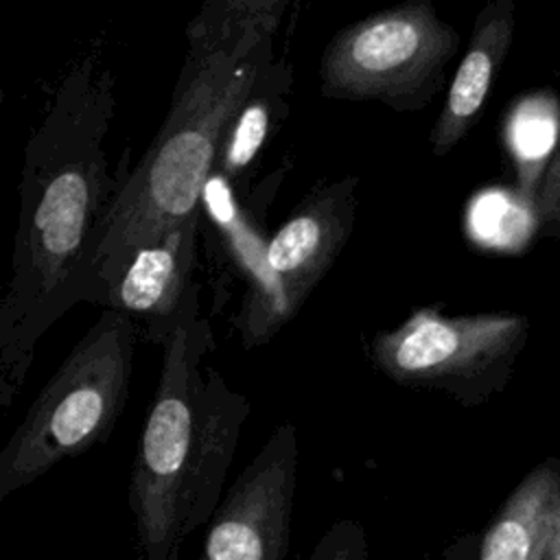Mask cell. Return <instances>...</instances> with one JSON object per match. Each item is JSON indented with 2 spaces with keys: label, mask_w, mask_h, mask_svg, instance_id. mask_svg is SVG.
<instances>
[{
  "label": "cell",
  "mask_w": 560,
  "mask_h": 560,
  "mask_svg": "<svg viewBox=\"0 0 560 560\" xmlns=\"http://www.w3.org/2000/svg\"><path fill=\"white\" fill-rule=\"evenodd\" d=\"M459 33L429 0L370 13L332 35L319 59V90L337 101L424 109L446 83Z\"/></svg>",
  "instance_id": "5"
},
{
  "label": "cell",
  "mask_w": 560,
  "mask_h": 560,
  "mask_svg": "<svg viewBox=\"0 0 560 560\" xmlns=\"http://www.w3.org/2000/svg\"><path fill=\"white\" fill-rule=\"evenodd\" d=\"M529 337V319L512 311L444 315L416 308L368 346L372 365L407 389L440 392L462 407L501 394Z\"/></svg>",
  "instance_id": "6"
},
{
  "label": "cell",
  "mask_w": 560,
  "mask_h": 560,
  "mask_svg": "<svg viewBox=\"0 0 560 560\" xmlns=\"http://www.w3.org/2000/svg\"><path fill=\"white\" fill-rule=\"evenodd\" d=\"M214 350L199 289L162 346L155 394L138 438L129 501L147 560H173L182 538L214 514L249 400L206 359Z\"/></svg>",
  "instance_id": "3"
},
{
  "label": "cell",
  "mask_w": 560,
  "mask_h": 560,
  "mask_svg": "<svg viewBox=\"0 0 560 560\" xmlns=\"http://www.w3.org/2000/svg\"><path fill=\"white\" fill-rule=\"evenodd\" d=\"M298 481V429L280 424L212 514L199 560H282Z\"/></svg>",
  "instance_id": "8"
},
{
  "label": "cell",
  "mask_w": 560,
  "mask_h": 560,
  "mask_svg": "<svg viewBox=\"0 0 560 560\" xmlns=\"http://www.w3.org/2000/svg\"><path fill=\"white\" fill-rule=\"evenodd\" d=\"M534 217L540 236L560 238V133L534 192Z\"/></svg>",
  "instance_id": "13"
},
{
  "label": "cell",
  "mask_w": 560,
  "mask_h": 560,
  "mask_svg": "<svg viewBox=\"0 0 560 560\" xmlns=\"http://www.w3.org/2000/svg\"><path fill=\"white\" fill-rule=\"evenodd\" d=\"M357 186L359 177L346 175L313 188L262 245L238 315L245 348L267 343L330 271L352 234Z\"/></svg>",
  "instance_id": "7"
},
{
  "label": "cell",
  "mask_w": 560,
  "mask_h": 560,
  "mask_svg": "<svg viewBox=\"0 0 560 560\" xmlns=\"http://www.w3.org/2000/svg\"><path fill=\"white\" fill-rule=\"evenodd\" d=\"M284 0H210L186 26V55L162 127L125 177L90 265L103 302L131 256L199 214L228 131L273 59Z\"/></svg>",
  "instance_id": "2"
},
{
  "label": "cell",
  "mask_w": 560,
  "mask_h": 560,
  "mask_svg": "<svg viewBox=\"0 0 560 560\" xmlns=\"http://www.w3.org/2000/svg\"><path fill=\"white\" fill-rule=\"evenodd\" d=\"M289 88L291 68L284 61H271L236 114L219 151L212 177L219 175L225 182H236L249 168L273 125L280 122V109H284V94Z\"/></svg>",
  "instance_id": "12"
},
{
  "label": "cell",
  "mask_w": 560,
  "mask_h": 560,
  "mask_svg": "<svg viewBox=\"0 0 560 560\" xmlns=\"http://www.w3.org/2000/svg\"><path fill=\"white\" fill-rule=\"evenodd\" d=\"M114 72L85 55L33 127L20 177L11 273L0 302V405L20 396L44 332L88 300L90 265L118 195L107 162Z\"/></svg>",
  "instance_id": "1"
},
{
  "label": "cell",
  "mask_w": 560,
  "mask_h": 560,
  "mask_svg": "<svg viewBox=\"0 0 560 560\" xmlns=\"http://www.w3.org/2000/svg\"><path fill=\"white\" fill-rule=\"evenodd\" d=\"M516 31L514 0H490L475 18L468 48L453 74L444 105L429 133L435 158L453 151L477 122L490 88L512 48Z\"/></svg>",
  "instance_id": "10"
},
{
  "label": "cell",
  "mask_w": 560,
  "mask_h": 560,
  "mask_svg": "<svg viewBox=\"0 0 560 560\" xmlns=\"http://www.w3.org/2000/svg\"><path fill=\"white\" fill-rule=\"evenodd\" d=\"M138 335L109 308L83 332L0 451V499L109 438L129 398Z\"/></svg>",
  "instance_id": "4"
},
{
  "label": "cell",
  "mask_w": 560,
  "mask_h": 560,
  "mask_svg": "<svg viewBox=\"0 0 560 560\" xmlns=\"http://www.w3.org/2000/svg\"><path fill=\"white\" fill-rule=\"evenodd\" d=\"M479 560H560V455L536 464L488 525Z\"/></svg>",
  "instance_id": "11"
},
{
  "label": "cell",
  "mask_w": 560,
  "mask_h": 560,
  "mask_svg": "<svg viewBox=\"0 0 560 560\" xmlns=\"http://www.w3.org/2000/svg\"><path fill=\"white\" fill-rule=\"evenodd\" d=\"M199 214L138 249L101 304L131 317L140 337L162 348L186 300L199 289L195 280Z\"/></svg>",
  "instance_id": "9"
}]
</instances>
